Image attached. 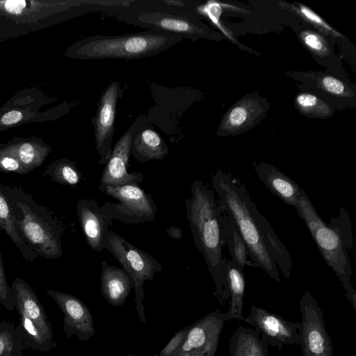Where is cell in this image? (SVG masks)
I'll use <instances>...</instances> for the list:
<instances>
[{"instance_id":"obj_30","label":"cell","mask_w":356,"mask_h":356,"mask_svg":"<svg viewBox=\"0 0 356 356\" xmlns=\"http://www.w3.org/2000/svg\"><path fill=\"white\" fill-rule=\"evenodd\" d=\"M297 106L307 115L327 117L332 113L331 108L316 95L310 93L299 94L296 99Z\"/></svg>"},{"instance_id":"obj_13","label":"cell","mask_w":356,"mask_h":356,"mask_svg":"<svg viewBox=\"0 0 356 356\" xmlns=\"http://www.w3.org/2000/svg\"><path fill=\"white\" fill-rule=\"evenodd\" d=\"M122 95L120 83L116 81L111 82L101 94L95 115L92 120L100 165L107 163L112 152L117 104Z\"/></svg>"},{"instance_id":"obj_28","label":"cell","mask_w":356,"mask_h":356,"mask_svg":"<svg viewBox=\"0 0 356 356\" xmlns=\"http://www.w3.org/2000/svg\"><path fill=\"white\" fill-rule=\"evenodd\" d=\"M44 175L59 184L76 186L82 179V173L79 170L76 163L67 158H60L49 164Z\"/></svg>"},{"instance_id":"obj_36","label":"cell","mask_w":356,"mask_h":356,"mask_svg":"<svg viewBox=\"0 0 356 356\" xmlns=\"http://www.w3.org/2000/svg\"><path fill=\"white\" fill-rule=\"evenodd\" d=\"M188 328V325L178 330L161 350L159 356H170L176 352L182 344L186 335Z\"/></svg>"},{"instance_id":"obj_38","label":"cell","mask_w":356,"mask_h":356,"mask_svg":"<svg viewBox=\"0 0 356 356\" xmlns=\"http://www.w3.org/2000/svg\"><path fill=\"white\" fill-rule=\"evenodd\" d=\"M127 356H140V355H134V354H129Z\"/></svg>"},{"instance_id":"obj_17","label":"cell","mask_w":356,"mask_h":356,"mask_svg":"<svg viewBox=\"0 0 356 356\" xmlns=\"http://www.w3.org/2000/svg\"><path fill=\"white\" fill-rule=\"evenodd\" d=\"M76 214L90 248L100 252L106 249L112 224L94 199H81L76 204Z\"/></svg>"},{"instance_id":"obj_22","label":"cell","mask_w":356,"mask_h":356,"mask_svg":"<svg viewBox=\"0 0 356 356\" xmlns=\"http://www.w3.org/2000/svg\"><path fill=\"white\" fill-rule=\"evenodd\" d=\"M85 1H0V11L10 17H26L42 13L47 10L51 13L56 11L67 10L83 5Z\"/></svg>"},{"instance_id":"obj_23","label":"cell","mask_w":356,"mask_h":356,"mask_svg":"<svg viewBox=\"0 0 356 356\" xmlns=\"http://www.w3.org/2000/svg\"><path fill=\"white\" fill-rule=\"evenodd\" d=\"M261 105L257 99L245 98L235 104L227 113L219 134H239L250 127L262 113Z\"/></svg>"},{"instance_id":"obj_32","label":"cell","mask_w":356,"mask_h":356,"mask_svg":"<svg viewBox=\"0 0 356 356\" xmlns=\"http://www.w3.org/2000/svg\"><path fill=\"white\" fill-rule=\"evenodd\" d=\"M0 172L27 175L19 161L10 152L0 146Z\"/></svg>"},{"instance_id":"obj_15","label":"cell","mask_w":356,"mask_h":356,"mask_svg":"<svg viewBox=\"0 0 356 356\" xmlns=\"http://www.w3.org/2000/svg\"><path fill=\"white\" fill-rule=\"evenodd\" d=\"M145 122L144 117H138L117 141L106 163L99 185L120 186L143 181V174L128 172L127 165L131 154V143L134 135Z\"/></svg>"},{"instance_id":"obj_27","label":"cell","mask_w":356,"mask_h":356,"mask_svg":"<svg viewBox=\"0 0 356 356\" xmlns=\"http://www.w3.org/2000/svg\"><path fill=\"white\" fill-rule=\"evenodd\" d=\"M0 230L6 232L20 250L22 258L29 261H33L38 255L33 252L24 242L18 233L11 208L2 190V184H0Z\"/></svg>"},{"instance_id":"obj_25","label":"cell","mask_w":356,"mask_h":356,"mask_svg":"<svg viewBox=\"0 0 356 356\" xmlns=\"http://www.w3.org/2000/svg\"><path fill=\"white\" fill-rule=\"evenodd\" d=\"M221 224L224 238L228 245L232 256L231 261L242 271L245 266L259 267L257 263L248 260V256L250 255L248 249L234 222L223 210Z\"/></svg>"},{"instance_id":"obj_12","label":"cell","mask_w":356,"mask_h":356,"mask_svg":"<svg viewBox=\"0 0 356 356\" xmlns=\"http://www.w3.org/2000/svg\"><path fill=\"white\" fill-rule=\"evenodd\" d=\"M227 312L216 309L188 325L185 339L170 356H215Z\"/></svg>"},{"instance_id":"obj_3","label":"cell","mask_w":356,"mask_h":356,"mask_svg":"<svg viewBox=\"0 0 356 356\" xmlns=\"http://www.w3.org/2000/svg\"><path fill=\"white\" fill-rule=\"evenodd\" d=\"M106 13L122 22L192 40L213 35L195 15L192 6L184 1H122Z\"/></svg>"},{"instance_id":"obj_6","label":"cell","mask_w":356,"mask_h":356,"mask_svg":"<svg viewBox=\"0 0 356 356\" xmlns=\"http://www.w3.org/2000/svg\"><path fill=\"white\" fill-rule=\"evenodd\" d=\"M295 209L305 222L323 259L339 277L356 313V291L351 284V265L339 231L323 221L304 191Z\"/></svg>"},{"instance_id":"obj_14","label":"cell","mask_w":356,"mask_h":356,"mask_svg":"<svg viewBox=\"0 0 356 356\" xmlns=\"http://www.w3.org/2000/svg\"><path fill=\"white\" fill-rule=\"evenodd\" d=\"M243 321L253 326L268 344L279 350H282L286 345L299 344V322L286 320L280 315L254 305Z\"/></svg>"},{"instance_id":"obj_24","label":"cell","mask_w":356,"mask_h":356,"mask_svg":"<svg viewBox=\"0 0 356 356\" xmlns=\"http://www.w3.org/2000/svg\"><path fill=\"white\" fill-rule=\"evenodd\" d=\"M268 343L253 328L238 326L229 343V356H268Z\"/></svg>"},{"instance_id":"obj_33","label":"cell","mask_w":356,"mask_h":356,"mask_svg":"<svg viewBox=\"0 0 356 356\" xmlns=\"http://www.w3.org/2000/svg\"><path fill=\"white\" fill-rule=\"evenodd\" d=\"M301 38L306 46L316 54L321 56L327 54V44L317 33L312 31H305L302 33Z\"/></svg>"},{"instance_id":"obj_9","label":"cell","mask_w":356,"mask_h":356,"mask_svg":"<svg viewBox=\"0 0 356 356\" xmlns=\"http://www.w3.org/2000/svg\"><path fill=\"white\" fill-rule=\"evenodd\" d=\"M99 190L117 200L118 203L106 202L101 208L111 220L136 225L152 221L157 207L152 196L138 184L120 186L99 185Z\"/></svg>"},{"instance_id":"obj_16","label":"cell","mask_w":356,"mask_h":356,"mask_svg":"<svg viewBox=\"0 0 356 356\" xmlns=\"http://www.w3.org/2000/svg\"><path fill=\"white\" fill-rule=\"evenodd\" d=\"M46 293L63 314V331L68 339L76 336L81 341H86L94 336L95 330L92 314L81 300L53 289H47Z\"/></svg>"},{"instance_id":"obj_35","label":"cell","mask_w":356,"mask_h":356,"mask_svg":"<svg viewBox=\"0 0 356 356\" xmlns=\"http://www.w3.org/2000/svg\"><path fill=\"white\" fill-rule=\"evenodd\" d=\"M299 12L309 22L316 26L322 29L323 31L329 33L333 36H340V34L330 27L320 16L316 14L313 10L305 6H300Z\"/></svg>"},{"instance_id":"obj_19","label":"cell","mask_w":356,"mask_h":356,"mask_svg":"<svg viewBox=\"0 0 356 356\" xmlns=\"http://www.w3.org/2000/svg\"><path fill=\"white\" fill-rule=\"evenodd\" d=\"M259 179L283 202L296 208L302 188L273 165L259 163L254 166Z\"/></svg>"},{"instance_id":"obj_8","label":"cell","mask_w":356,"mask_h":356,"mask_svg":"<svg viewBox=\"0 0 356 356\" xmlns=\"http://www.w3.org/2000/svg\"><path fill=\"white\" fill-rule=\"evenodd\" d=\"M121 264L133 282L135 291L136 312L140 322L145 323L143 285L146 280H153L156 273L162 270L161 264L152 256L134 245L113 231H110L106 246Z\"/></svg>"},{"instance_id":"obj_29","label":"cell","mask_w":356,"mask_h":356,"mask_svg":"<svg viewBox=\"0 0 356 356\" xmlns=\"http://www.w3.org/2000/svg\"><path fill=\"white\" fill-rule=\"evenodd\" d=\"M22 337L13 323L0 322V356H25Z\"/></svg>"},{"instance_id":"obj_5","label":"cell","mask_w":356,"mask_h":356,"mask_svg":"<svg viewBox=\"0 0 356 356\" xmlns=\"http://www.w3.org/2000/svg\"><path fill=\"white\" fill-rule=\"evenodd\" d=\"M183 39L150 31L120 35H96L74 43L66 56L81 60L138 59L154 56Z\"/></svg>"},{"instance_id":"obj_4","label":"cell","mask_w":356,"mask_h":356,"mask_svg":"<svg viewBox=\"0 0 356 356\" xmlns=\"http://www.w3.org/2000/svg\"><path fill=\"white\" fill-rule=\"evenodd\" d=\"M18 233L38 257L54 259L63 254L60 220L21 187L2 185Z\"/></svg>"},{"instance_id":"obj_20","label":"cell","mask_w":356,"mask_h":356,"mask_svg":"<svg viewBox=\"0 0 356 356\" xmlns=\"http://www.w3.org/2000/svg\"><path fill=\"white\" fill-rule=\"evenodd\" d=\"M101 293L106 302L112 306L124 305L133 288V282L122 268L102 261Z\"/></svg>"},{"instance_id":"obj_11","label":"cell","mask_w":356,"mask_h":356,"mask_svg":"<svg viewBox=\"0 0 356 356\" xmlns=\"http://www.w3.org/2000/svg\"><path fill=\"white\" fill-rule=\"evenodd\" d=\"M300 309L301 322L298 334L302 355L334 356V348L325 327L323 312L309 292L303 293Z\"/></svg>"},{"instance_id":"obj_7","label":"cell","mask_w":356,"mask_h":356,"mask_svg":"<svg viewBox=\"0 0 356 356\" xmlns=\"http://www.w3.org/2000/svg\"><path fill=\"white\" fill-rule=\"evenodd\" d=\"M15 309L19 316L16 326L25 348L42 353H49L55 346L51 323L44 309L30 285L23 279L16 277L11 284Z\"/></svg>"},{"instance_id":"obj_18","label":"cell","mask_w":356,"mask_h":356,"mask_svg":"<svg viewBox=\"0 0 356 356\" xmlns=\"http://www.w3.org/2000/svg\"><path fill=\"white\" fill-rule=\"evenodd\" d=\"M0 146L19 161L26 174L40 166L51 151L49 145L35 136L15 137Z\"/></svg>"},{"instance_id":"obj_34","label":"cell","mask_w":356,"mask_h":356,"mask_svg":"<svg viewBox=\"0 0 356 356\" xmlns=\"http://www.w3.org/2000/svg\"><path fill=\"white\" fill-rule=\"evenodd\" d=\"M319 83L322 88L332 95L347 97L351 93L342 81L332 76L321 77Z\"/></svg>"},{"instance_id":"obj_37","label":"cell","mask_w":356,"mask_h":356,"mask_svg":"<svg viewBox=\"0 0 356 356\" xmlns=\"http://www.w3.org/2000/svg\"><path fill=\"white\" fill-rule=\"evenodd\" d=\"M167 234L174 239H181L183 236L182 231L180 228L172 226L166 229Z\"/></svg>"},{"instance_id":"obj_1","label":"cell","mask_w":356,"mask_h":356,"mask_svg":"<svg viewBox=\"0 0 356 356\" xmlns=\"http://www.w3.org/2000/svg\"><path fill=\"white\" fill-rule=\"evenodd\" d=\"M212 185L218 204L234 222L252 260L277 282L280 281L278 268L289 278L292 268L290 254L259 211L245 187L230 173L220 170L213 176Z\"/></svg>"},{"instance_id":"obj_31","label":"cell","mask_w":356,"mask_h":356,"mask_svg":"<svg viewBox=\"0 0 356 356\" xmlns=\"http://www.w3.org/2000/svg\"><path fill=\"white\" fill-rule=\"evenodd\" d=\"M0 303L8 312H13L15 309V303L11 291L9 286L6 272L3 264L1 254L0 252Z\"/></svg>"},{"instance_id":"obj_26","label":"cell","mask_w":356,"mask_h":356,"mask_svg":"<svg viewBox=\"0 0 356 356\" xmlns=\"http://www.w3.org/2000/svg\"><path fill=\"white\" fill-rule=\"evenodd\" d=\"M226 281L230 307L227 311L229 319L244 320L243 304L245 280L244 274L231 260L225 259Z\"/></svg>"},{"instance_id":"obj_2","label":"cell","mask_w":356,"mask_h":356,"mask_svg":"<svg viewBox=\"0 0 356 356\" xmlns=\"http://www.w3.org/2000/svg\"><path fill=\"white\" fill-rule=\"evenodd\" d=\"M191 191V198L186 201V217L196 247L203 255L214 282L213 294L222 304L229 298L225 259L222 252L225 241L221 224L222 209L215 198L214 191L202 181H194Z\"/></svg>"},{"instance_id":"obj_10","label":"cell","mask_w":356,"mask_h":356,"mask_svg":"<svg viewBox=\"0 0 356 356\" xmlns=\"http://www.w3.org/2000/svg\"><path fill=\"white\" fill-rule=\"evenodd\" d=\"M45 102L39 89L20 90L0 107V131L29 122L51 121L67 112L61 105L41 112L40 108Z\"/></svg>"},{"instance_id":"obj_21","label":"cell","mask_w":356,"mask_h":356,"mask_svg":"<svg viewBox=\"0 0 356 356\" xmlns=\"http://www.w3.org/2000/svg\"><path fill=\"white\" fill-rule=\"evenodd\" d=\"M130 153L140 162L145 163L163 159L169 154V149L161 136L145 122L134 135Z\"/></svg>"}]
</instances>
